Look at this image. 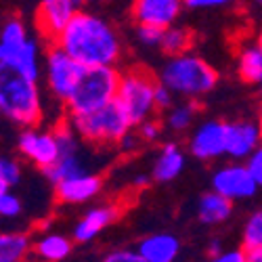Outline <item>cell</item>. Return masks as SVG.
I'll list each match as a JSON object with an SVG mask.
<instances>
[{
    "label": "cell",
    "instance_id": "6",
    "mask_svg": "<svg viewBox=\"0 0 262 262\" xmlns=\"http://www.w3.org/2000/svg\"><path fill=\"white\" fill-rule=\"evenodd\" d=\"M156 74L145 68H130L128 72H120L116 101L133 126L156 116Z\"/></svg>",
    "mask_w": 262,
    "mask_h": 262
},
{
    "label": "cell",
    "instance_id": "14",
    "mask_svg": "<svg viewBox=\"0 0 262 262\" xmlns=\"http://www.w3.org/2000/svg\"><path fill=\"white\" fill-rule=\"evenodd\" d=\"M262 143V128L252 120L227 122V145L225 156L233 162H246V158Z\"/></svg>",
    "mask_w": 262,
    "mask_h": 262
},
{
    "label": "cell",
    "instance_id": "37",
    "mask_svg": "<svg viewBox=\"0 0 262 262\" xmlns=\"http://www.w3.org/2000/svg\"><path fill=\"white\" fill-rule=\"evenodd\" d=\"M246 260H248V262H262V248L246 250Z\"/></svg>",
    "mask_w": 262,
    "mask_h": 262
},
{
    "label": "cell",
    "instance_id": "20",
    "mask_svg": "<svg viewBox=\"0 0 262 262\" xmlns=\"http://www.w3.org/2000/svg\"><path fill=\"white\" fill-rule=\"evenodd\" d=\"M235 70H237V76L246 84H252V86L262 84V49L254 40L239 45L235 55Z\"/></svg>",
    "mask_w": 262,
    "mask_h": 262
},
{
    "label": "cell",
    "instance_id": "19",
    "mask_svg": "<svg viewBox=\"0 0 262 262\" xmlns=\"http://www.w3.org/2000/svg\"><path fill=\"white\" fill-rule=\"evenodd\" d=\"M187 166V156L185 151L177 143H166L154 162L151 168V177L158 183H172L174 179L181 177V172Z\"/></svg>",
    "mask_w": 262,
    "mask_h": 262
},
{
    "label": "cell",
    "instance_id": "30",
    "mask_svg": "<svg viewBox=\"0 0 262 262\" xmlns=\"http://www.w3.org/2000/svg\"><path fill=\"white\" fill-rule=\"evenodd\" d=\"M0 168H3V179L9 185V189H13L15 185H19V181H21V166H19L17 160L3 158V166H0Z\"/></svg>",
    "mask_w": 262,
    "mask_h": 262
},
{
    "label": "cell",
    "instance_id": "16",
    "mask_svg": "<svg viewBox=\"0 0 262 262\" xmlns=\"http://www.w3.org/2000/svg\"><path fill=\"white\" fill-rule=\"evenodd\" d=\"M103 189V181L97 174L89 172H80L74 177H68L59 183H55V198L59 204H68V206H78L95 200Z\"/></svg>",
    "mask_w": 262,
    "mask_h": 262
},
{
    "label": "cell",
    "instance_id": "21",
    "mask_svg": "<svg viewBox=\"0 0 262 262\" xmlns=\"http://www.w3.org/2000/svg\"><path fill=\"white\" fill-rule=\"evenodd\" d=\"M231 214H233V202L216 191L202 195V200L198 204V218L202 225H208V227L227 223Z\"/></svg>",
    "mask_w": 262,
    "mask_h": 262
},
{
    "label": "cell",
    "instance_id": "1",
    "mask_svg": "<svg viewBox=\"0 0 262 262\" xmlns=\"http://www.w3.org/2000/svg\"><path fill=\"white\" fill-rule=\"evenodd\" d=\"M55 45L84 68L118 65L122 59V40L118 30L107 19L91 11L78 9L57 36Z\"/></svg>",
    "mask_w": 262,
    "mask_h": 262
},
{
    "label": "cell",
    "instance_id": "11",
    "mask_svg": "<svg viewBox=\"0 0 262 262\" xmlns=\"http://www.w3.org/2000/svg\"><path fill=\"white\" fill-rule=\"evenodd\" d=\"M227 122L206 120L198 124L189 135V154L200 162H212L225 156Z\"/></svg>",
    "mask_w": 262,
    "mask_h": 262
},
{
    "label": "cell",
    "instance_id": "10",
    "mask_svg": "<svg viewBox=\"0 0 262 262\" xmlns=\"http://www.w3.org/2000/svg\"><path fill=\"white\" fill-rule=\"evenodd\" d=\"M258 189L260 187L252 179V174L244 162L225 164L212 174V191L225 195L233 204L254 198Z\"/></svg>",
    "mask_w": 262,
    "mask_h": 262
},
{
    "label": "cell",
    "instance_id": "40",
    "mask_svg": "<svg viewBox=\"0 0 262 262\" xmlns=\"http://www.w3.org/2000/svg\"><path fill=\"white\" fill-rule=\"evenodd\" d=\"M254 42H256V45L262 49V26L258 28V32H256V36H254Z\"/></svg>",
    "mask_w": 262,
    "mask_h": 262
},
{
    "label": "cell",
    "instance_id": "36",
    "mask_svg": "<svg viewBox=\"0 0 262 262\" xmlns=\"http://www.w3.org/2000/svg\"><path fill=\"white\" fill-rule=\"evenodd\" d=\"M214 260L218 262H246V250L244 248H233V250H221Z\"/></svg>",
    "mask_w": 262,
    "mask_h": 262
},
{
    "label": "cell",
    "instance_id": "42",
    "mask_svg": "<svg viewBox=\"0 0 262 262\" xmlns=\"http://www.w3.org/2000/svg\"><path fill=\"white\" fill-rule=\"evenodd\" d=\"M252 3H254L258 9H262V0H252Z\"/></svg>",
    "mask_w": 262,
    "mask_h": 262
},
{
    "label": "cell",
    "instance_id": "27",
    "mask_svg": "<svg viewBox=\"0 0 262 262\" xmlns=\"http://www.w3.org/2000/svg\"><path fill=\"white\" fill-rule=\"evenodd\" d=\"M133 128H137V135L141 137L143 143H154L162 137V122L156 120V118H147V120H143L141 124H137Z\"/></svg>",
    "mask_w": 262,
    "mask_h": 262
},
{
    "label": "cell",
    "instance_id": "26",
    "mask_svg": "<svg viewBox=\"0 0 262 262\" xmlns=\"http://www.w3.org/2000/svg\"><path fill=\"white\" fill-rule=\"evenodd\" d=\"M242 248L244 250L262 248V210H256L246 221L242 233Z\"/></svg>",
    "mask_w": 262,
    "mask_h": 262
},
{
    "label": "cell",
    "instance_id": "25",
    "mask_svg": "<svg viewBox=\"0 0 262 262\" xmlns=\"http://www.w3.org/2000/svg\"><path fill=\"white\" fill-rule=\"evenodd\" d=\"M191 47H193V34H191L187 28H181V26H177V24L164 28L160 49H162L168 57L187 53V51H191Z\"/></svg>",
    "mask_w": 262,
    "mask_h": 262
},
{
    "label": "cell",
    "instance_id": "22",
    "mask_svg": "<svg viewBox=\"0 0 262 262\" xmlns=\"http://www.w3.org/2000/svg\"><path fill=\"white\" fill-rule=\"evenodd\" d=\"M74 242L68 235L61 233H47L42 235L36 244H32V252L40 260H49V262H61L72 254Z\"/></svg>",
    "mask_w": 262,
    "mask_h": 262
},
{
    "label": "cell",
    "instance_id": "38",
    "mask_svg": "<svg viewBox=\"0 0 262 262\" xmlns=\"http://www.w3.org/2000/svg\"><path fill=\"white\" fill-rule=\"evenodd\" d=\"M0 166H3V156H0ZM7 189H9V185L5 183V179H3V168H0V193L7 191Z\"/></svg>",
    "mask_w": 262,
    "mask_h": 262
},
{
    "label": "cell",
    "instance_id": "12",
    "mask_svg": "<svg viewBox=\"0 0 262 262\" xmlns=\"http://www.w3.org/2000/svg\"><path fill=\"white\" fill-rule=\"evenodd\" d=\"M17 149L21 156L30 160L34 166H38L40 170L49 168L59 156L55 130H45L36 126H28L21 130L17 139Z\"/></svg>",
    "mask_w": 262,
    "mask_h": 262
},
{
    "label": "cell",
    "instance_id": "23",
    "mask_svg": "<svg viewBox=\"0 0 262 262\" xmlns=\"http://www.w3.org/2000/svg\"><path fill=\"white\" fill-rule=\"evenodd\" d=\"M200 116V103L198 99H189V101H183V103H172L168 109H166V128L172 130V133H187L191 130V126L195 124Z\"/></svg>",
    "mask_w": 262,
    "mask_h": 262
},
{
    "label": "cell",
    "instance_id": "34",
    "mask_svg": "<svg viewBox=\"0 0 262 262\" xmlns=\"http://www.w3.org/2000/svg\"><path fill=\"white\" fill-rule=\"evenodd\" d=\"M118 145L122 147V151L124 154H135V151H139V147L143 145V141H141V137L135 133L133 128L128 130V133L118 141Z\"/></svg>",
    "mask_w": 262,
    "mask_h": 262
},
{
    "label": "cell",
    "instance_id": "2",
    "mask_svg": "<svg viewBox=\"0 0 262 262\" xmlns=\"http://www.w3.org/2000/svg\"><path fill=\"white\" fill-rule=\"evenodd\" d=\"M0 116L21 128L38 126L42 120L38 80L28 78L7 63H0Z\"/></svg>",
    "mask_w": 262,
    "mask_h": 262
},
{
    "label": "cell",
    "instance_id": "24",
    "mask_svg": "<svg viewBox=\"0 0 262 262\" xmlns=\"http://www.w3.org/2000/svg\"><path fill=\"white\" fill-rule=\"evenodd\" d=\"M32 254V239L28 233L0 231V262H21Z\"/></svg>",
    "mask_w": 262,
    "mask_h": 262
},
{
    "label": "cell",
    "instance_id": "43",
    "mask_svg": "<svg viewBox=\"0 0 262 262\" xmlns=\"http://www.w3.org/2000/svg\"><path fill=\"white\" fill-rule=\"evenodd\" d=\"M258 124H260V128H262V105H260V116H258Z\"/></svg>",
    "mask_w": 262,
    "mask_h": 262
},
{
    "label": "cell",
    "instance_id": "3",
    "mask_svg": "<svg viewBox=\"0 0 262 262\" xmlns=\"http://www.w3.org/2000/svg\"><path fill=\"white\" fill-rule=\"evenodd\" d=\"M158 82L185 99H202L210 95L218 84V72L204 57L195 53L172 55L156 76Z\"/></svg>",
    "mask_w": 262,
    "mask_h": 262
},
{
    "label": "cell",
    "instance_id": "4",
    "mask_svg": "<svg viewBox=\"0 0 262 262\" xmlns=\"http://www.w3.org/2000/svg\"><path fill=\"white\" fill-rule=\"evenodd\" d=\"M118 82H120V70L116 65L84 68L74 91L63 101L65 112H68V116H82L107 105L109 101L116 99Z\"/></svg>",
    "mask_w": 262,
    "mask_h": 262
},
{
    "label": "cell",
    "instance_id": "28",
    "mask_svg": "<svg viewBox=\"0 0 262 262\" xmlns=\"http://www.w3.org/2000/svg\"><path fill=\"white\" fill-rule=\"evenodd\" d=\"M21 214V200L7 189L0 193V218H17Z\"/></svg>",
    "mask_w": 262,
    "mask_h": 262
},
{
    "label": "cell",
    "instance_id": "13",
    "mask_svg": "<svg viewBox=\"0 0 262 262\" xmlns=\"http://www.w3.org/2000/svg\"><path fill=\"white\" fill-rule=\"evenodd\" d=\"M76 11L78 7L72 0H40L34 19L38 34L47 42H55Z\"/></svg>",
    "mask_w": 262,
    "mask_h": 262
},
{
    "label": "cell",
    "instance_id": "31",
    "mask_svg": "<svg viewBox=\"0 0 262 262\" xmlns=\"http://www.w3.org/2000/svg\"><path fill=\"white\" fill-rule=\"evenodd\" d=\"M244 164L248 166V170H250V174H252V179L256 181V185L262 187V143H260L258 149H254L252 154L246 158Z\"/></svg>",
    "mask_w": 262,
    "mask_h": 262
},
{
    "label": "cell",
    "instance_id": "17",
    "mask_svg": "<svg viewBox=\"0 0 262 262\" xmlns=\"http://www.w3.org/2000/svg\"><path fill=\"white\" fill-rule=\"evenodd\" d=\"M120 218V208L118 206H97L91 208L74 227V242L78 244H91L109 227Z\"/></svg>",
    "mask_w": 262,
    "mask_h": 262
},
{
    "label": "cell",
    "instance_id": "39",
    "mask_svg": "<svg viewBox=\"0 0 262 262\" xmlns=\"http://www.w3.org/2000/svg\"><path fill=\"white\" fill-rule=\"evenodd\" d=\"M147 181H149V179L145 177V174H141V177H137V179H135V187H145V185H147Z\"/></svg>",
    "mask_w": 262,
    "mask_h": 262
},
{
    "label": "cell",
    "instance_id": "32",
    "mask_svg": "<svg viewBox=\"0 0 262 262\" xmlns=\"http://www.w3.org/2000/svg\"><path fill=\"white\" fill-rule=\"evenodd\" d=\"M235 0H183V5L193 11H210V9H223L233 5Z\"/></svg>",
    "mask_w": 262,
    "mask_h": 262
},
{
    "label": "cell",
    "instance_id": "15",
    "mask_svg": "<svg viewBox=\"0 0 262 262\" xmlns=\"http://www.w3.org/2000/svg\"><path fill=\"white\" fill-rule=\"evenodd\" d=\"M183 9V0H133V19L137 26H156L164 30L177 24Z\"/></svg>",
    "mask_w": 262,
    "mask_h": 262
},
{
    "label": "cell",
    "instance_id": "41",
    "mask_svg": "<svg viewBox=\"0 0 262 262\" xmlns=\"http://www.w3.org/2000/svg\"><path fill=\"white\" fill-rule=\"evenodd\" d=\"M72 3H74L76 7H82V5H86V3H89V0H72Z\"/></svg>",
    "mask_w": 262,
    "mask_h": 262
},
{
    "label": "cell",
    "instance_id": "44",
    "mask_svg": "<svg viewBox=\"0 0 262 262\" xmlns=\"http://www.w3.org/2000/svg\"><path fill=\"white\" fill-rule=\"evenodd\" d=\"M260 89H262V84H260Z\"/></svg>",
    "mask_w": 262,
    "mask_h": 262
},
{
    "label": "cell",
    "instance_id": "35",
    "mask_svg": "<svg viewBox=\"0 0 262 262\" xmlns=\"http://www.w3.org/2000/svg\"><path fill=\"white\" fill-rule=\"evenodd\" d=\"M107 262H141L139 260V254L137 250H126V248H120V250H114L105 256Z\"/></svg>",
    "mask_w": 262,
    "mask_h": 262
},
{
    "label": "cell",
    "instance_id": "5",
    "mask_svg": "<svg viewBox=\"0 0 262 262\" xmlns=\"http://www.w3.org/2000/svg\"><path fill=\"white\" fill-rule=\"evenodd\" d=\"M68 124L80 137V141L99 147L118 145V141L133 128V124H130V120L126 118L124 109L118 105L116 99L91 114L68 116Z\"/></svg>",
    "mask_w": 262,
    "mask_h": 262
},
{
    "label": "cell",
    "instance_id": "18",
    "mask_svg": "<svg viewBox=\"0 0 262 262\" xmlns=\"http://www.w3.org/2000/svg\"><path fill=\"white\" fill-rule=\"evenodd\" d=\"M137 254L141 262H174L181 254V242L170 233H154L141 239Z\"/></svg>",
    "mask_w": 262,
    "mask_h": 262
},
{
    "label": "cell",
    "instance_id": "9",
    "mask_svg": "<svg viewBox=\"0 0 262 262\" xmlns=\"http://www.w3.org/2000/svg\"><path fill=\"white\" fill-rule=\"evenodd\" d=\"M55 135H57V145H59V156L49 168H45L47 179L53 185L68 177H74V174L86 172V164L80 154V137L72 130V126L68 122L57 126Z\"/></svg>",
    "mask_w": 262,
    "mask_h": 262
},
{
    "label": "cell",
    "instance_id": "29",
    "mask_svg": "<svg viewBox=\"0 0 262 262\" xmlns=\"http://www.w3.org/2000/svg\"><path fill=\"white\" fill-rule=\"evenodd\" d=\"M162 34L164 30L162 28H156V26H137V38L141 45L145 47H160V42H162Z\"/></svg>",
    "mask_w": 262,
    "mask_h": 262
},
{
    "label": "cell",
    "instance_id": "8",
    "mask_svg": "<svg viewBox=\"0 0 262 262\" xmlns=\"http://www.w3.org/2000/svg\"><path fill=\"white\" fill-rule=\"evenodd\" d=\"M84 72V65H80L72 55L65 53L59 45L49 42L45 53V74H47V89L57 101H65L78 84Z\"/></svg>",
    "mask_w": 262,
    "mask_h": 262
},
{
    "label": "cell",
    "instance_id": "33",
    "mask_svg": "<svg viewBox=\"0 0 262 262\" xmlns=\"http://www.w3.org/2000/svg\"><path fill=\"white\" fill-rule=\"evenodd\" d=\"M174 95L168 86H164L162 82H158V86H156V109L158 112H166V109L174 103Z\"/></svg>",
    "mask_w": 262,
    "mask_h": 262
},
{
    "label": "cell",
    "instance_id": "7",
    "mask_svg": "<svg viewBox=\"0 0 262 262\" xmlns=\"http://www.w3.org/2000/svg\"><path fill=\"white\" fill-rule=\"evenodd\" d=\"M0 63L11 65L32 80L40 78V47L17 17H11L0 30Z\"/></svg>",
    "mask_w": 262,
    "mask_h": 262
}]
</instances>
